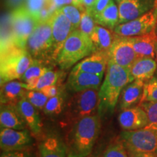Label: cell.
<instances>
[{
	"mask_svg": "<svg viewBox=\"0 0 157 157\" xmlns=\"http://www.w3.org/2000/svg\"><path fill=\"white\" fill-rule=\"evenodd\" d=\"M134 81L129 68L109 63L98 91V113L101 118L111 114L124 88Z\"/></svg>",
	"mask_w": 157,
	"mask_h": 157,
	"instance_id": "1",
	"label": "cell"
},
{
	"mask_svg": "<svg viewBox=\"0 0 157 157\" xmlns=\"http://www.w3.org/2000/svg\"><path fill=\"white\" fill-rule=\"evenodd\" d=\"M98 113L89 116L76 122L66 136L68 157H84L91 154L101 129Z\"/></svg>",
	"mask_w": 157,
	"mask_h": 157,
	"instance_id": "2",
	"label": "cell"
},
{
	"mask_svg": "<svg viewBox=\"0 0 157 157\" xmlns=\"http://www.w3.org/2000/svg\"><path fill=\"white\" fill-rule=\"evenodd\" d=\"M34 58L25 48H21L10 41L2 39L0 60L1 85L7 82L21 79Z\"/></svg>",
	"mask_w": 157,
	"mask_h": 157,
	"instance_id": "3",
	"label": "cell"
},
{
	"mask_svg": "<svg viewBox=\"0 0 157 157\" xmlns=\"http://www.w3.org/2000/svg\"><path fill=\"white\" fill-rule=\"evenodd\" d=\"M95 52L90 36L78 29L71 31L57 57L56 63L66 70Z\"/></svg>",
	"mask_w": 157,
	"mask_h": 157,
	"instance_id": "4",
	"label": "cell"
},
{
	"mask_svg": "<svg viewBox=\"0 0 157 157\" xmlns=\"http://www.w3.org/2000/svg\"><path fill=\"white\" fill-rule=\"evenodd\" d=\"M98 89H92L74 94L65 107L63 124L72 126L84 117L98 113Z\"/></svg>",
	"mask_w": 157,
	"mask_h": 157,
	"instance_id": "5",
	"label": "cell"
},
{
	"mask_svg": "<svg viewBox=\"0 0 157 157\" xmlns=\"http://www.w3.org/2000/svg\"><path fill=\"white\" fill-rule=\"evenodd\" d=\"M52 48L53 40L50 17L48 20L38 23L27 41L25 48L34 59L43 60L50 64L51 62L54 61Z\"/></svg>",
	"mask_w": 157,
	"mask_h": 157,
	"instance_id": "6",
	"label": "cell"
},
{
	"mask_svg": "<svg viewBox=\"0 0 157 157\" xmlns=\"http://www.w3.org/2000/svg\"><path fill=\"white\" fill-rule=\"evenodd\" d=\"M10 21L11 32L8 40L17 46L25 48L27 41L39 21L26 7H21L13 12Z\"/></svg>",
	"mask_w": 157,
	"mask_h": 157,
	"instance_id": "7",
	"label": "cell"
},
{
	"mask_svg": "<svg viewBox=\"0 0 157 157\" xmlns=\"http://www.w3.org/2000/svg\"><path fill=\"white\" fill-rule=\"evenodd\" d=\"M127 151L151 153L157 155V131L143 128L123 131L120 135Z\"/></svg>",
	"mask_w": 157,
	"mask_h": 157,
	"instance_id": "8",
	"label": "cell"
},
{
	"mask_svg": "<svg viewBox=\"0 0 157 157\" xmlns=\"http://www.w3.org/2000/svg\"><path fill=\"white\" fill-rule=\"evenodd\" d=\"M157 23V6L132 21L117 25L113 31L121 36H141L154 30Z\"/></svg>",
	"mask_w": 157,
	"mask_h": 157,
	"instance_id": "9",
	"label": "cell"
},
{
	"mask_svg": "<svg viewBox=\"0 0 157 157\" xmlns=\"http://www.w3.org/2000/svg\"><path fill=\"white\" fill-rule=\"evenodd\" d=\"M52 21V33L53 40L52 58L56 63L57 57L61 50L65 42L71 31L75 30L71 21L62 13L60 9L57 10L51 16Z\"/></svg>",
	"mask_w": 157,
	"mask_h": 157,
	"instance_id": "10",
	"label": "cell"
},
{
	"mask_svg": "<svg viewBox=\"0 0 157 157\" xmlns=\"http://www.w3.org/2000/svg\"><path fill=\"white\" fill-rule=\"evenodd\" d=\"M34 143L28 129L1 128L0 146L2 151H12L28 149Z\"/></svg>",
	"mask_w": 157,
	"mask_h": 157,
	"instance_id": "11",
	"label": "cell"
},
{
	"mask_svg": "<svg viewBox=\"0 0 157 157\" xmlns=\"http://www.w3.org/2000/svg\"><path fill=\"white\" fill-rule=\"evenodd\" d=\"M109 63L129 68L140 56L136 53L132 46L125 36L117 35L114 42L108 52Z\"/></svg>",
	"mask_w": 157,
	"mask_h": 157,
	"instance_id": "12",
	"label": "cell"
},
{
	"mask_svg": "<svg viewBox=\"0 0 157 157\" xmlns=\"http://www.w3.org/2000/svg\"><path fill=\"white\" fill-rule=\"evenodd\" d=\"M156 0H121L119 3V24L132 21L154 8Z\"/></svg>",
	"mask_w": 157,
	"mask_h": 157,
	"instance_id": "13",
	"label": "cell"
},
{
	"mask_svg": "<svg viewBox=\"0 0 157 157\" xmlns=\"http://www.w3.org/2000/svg\"><path fill=\"white\" fill-rule=\"evenodd\" d=\"M118 121L124 130L133 131L145 128L148 124V118L146 111L140 105H136L122 110Z\"/></svg>",
	"mask_w": 157,
	"mask_h": 157,
	"instance_id": "14",
	"label": "cell"
},
{
	"mask_svg": "<svg viewBox=\"0 0 157 157\" xmlns=\"http://www.w3.org/2000/svg\"><path fill=\"white\" fill-rule=\"evenodd\" d=\"M104 74H94L87 72H71L67 80L68 90L74 93L84 90L98 89L103 78Z\"/></svg>",
	"mask_w": 157,
	"mask_h": 157,
	"instance_id": "15",
	"label": "cell"
},
{
	"mask_svg": "<svg viewBox=\"0 0 157 157\" xmlns=\"http://www.w3.org/2000/svg\"><path fill=\"white\" fill-rule=\"evenodd\" d=\"M109 61L108 52L97 51L78 62L71 72L82 71L94 74H104L106 71Z\"/></svg>",
	"mask_w": 157,
	"mask_h": 157,
	"instance_id": "16",
	"label": "cell"
},
{
	"mask_svg": "<svg viewBox=\"0 0 157 157\" xmlns=\"http://www.w3.org/2000/svg\"><path fill=\"white\" fill-rule=\"evenodd\" d=\"M145 82L140 80H134L124 88L121 93L119 108L122 110L136 106L142 101Z\"/></svg>",
	"mask_w": 157,
	"mask_h": 157,
	"instance_id": "17",
	"label": "cell"
},
{
	"mask_svg": "<svg viewBox=\"0 0 157 157\" xmlns=\"http://www.w3.org/2000/svg\"><path fill=\"white\" fill-rule=\"evenodd\" d=\"M28 92V85L22 81L14 80L1 85V105H17L25 97Z\"/></svg>",
	"mask_w": 157,
	"mask_h": 157,
	"instance_id": "18",
	"label": "cell"
},
{
	"mask_svg": "<svg viewBox=\"0 0 157 157\" xmlns=\"http://www.w3.org/2000/svg\"><path fill=\"white\" fill-rule=\"evenodd\" d=\"M17 108L24 119L27 127L33 134L38 135L42 132V124L37 109L26 98H23L17 104Z\"/></svg>",
	"mask_w": 157,
	"mask_h": 157,
	"instance_id": "19",
	"label": "cell"
},
{
	"mask_svg": "<svg viewBox=\"0 0 157 157\" xmlns=\"http://www.w3.org/2000/svg\"><path fill=\"white\" fill-rule=\"evenodd\" d=\"M127 38L139 56L155 58V44L157 41L155 29L146 34Z\"/></svg>",
	"mask_w": 157,
	"mask_h": 157,
	"instance_id": "20",
	"label": "cell"
},
{
	"mask_svg": "<svg viewBox=\"0 0 157 157\" xmlns=\"http://www.w3.org/2000/svg\"><path fill=\"white\" fill-rule=\"evenodd\" d=\"M129 72L134 80H140L146 83L154 77L157 63L149 57H140L130 66Z\"/></svg>",
	"mask_w": 157,
	"mask_h": 157,
	"instance_id": "21",
	"label": "cell"
},
{
	"mask_svg": "<svg viewBox=\"0 0 157 157\" xmlns=\"http://www.w3.org/2000/svg\"><path fill=\"white\" fill-rule=\"evenodd\" d=\"M1 128L25 129L27 125L23 119L17 105L2 104L0 110Z\"/></svg>",
	"mask_w": 157,
	"mask_h": 157,
	"instance_id": "22",
	"label": "cell"
},
{
	"mask_svg": "<svg viewBox=\"0 0 157 157\" xmlns=\"http://www.w3.org/2000/svg\"><path fill=\"white\" fill-rule=\"evenodd\" d=\"M117 34L113 30L96 24L90 38L95 48V52H109L114 42Z\"/></svg>",
	"mask_w": 157,
	"mask_h": 157,
	"instance_id": "23",
	"label": "cell"
},
{
	"mask_svg": "<svg viewBox=\"0 0 157 157\" xmlns=\"http://www.w3.org/2000/svg\"><path fill=\"white\" fill-rule=\"evenodd\" d=\"M39 157H68L66 143L56 136L45 138L39 146Z\"/></svg>",
	"mask_w": 157,
	"mask_h": 157,
	"instance_id": "24",
	"label": "cell"
},
{
	"mask_svg": "<svg viewBox=\"0 0 157 157\" xmlns=\"http://www.w3.org/2000/svg\"><path fill=\"white\" fill-rule=\"evenodd\" d=\"M49 65L50 63L43 61V60L34 59L32 63L31 64L28 69L25 71L24 74L21 78V81L27 84L28 90H32L39 78L47 71L52 68Z\"/></svg>",
	"mask_w": 157,
	"mask_h": 157,
	"instance_id": "25",
	"label": "cell"
},
{
	"mask_svg": "<svg viewBox=\"0 0 157 157\" xmlns=\"http://www.w3.org/2000/svg\"><path fill=\"white\" fill-rule=\"evenodd\" d=\"M95 23L105 28L113 30L119 25V7L111 1L109 5L99 14L93 16Z\"/></svg>",
	"mask_w": 157,
	"mask_h": 157,
	"instance_id": "26",
	"label": "cell"
},
{
	"mask_svg": "<svg viewBox=\"0 0 157 157\" xmlns=\"http://www.w3.org/2000/svg\"><path fill=\"white\" fill-rule=\"evenodd\" d=\"M66 90L54 97L50 98L43 109L44 113L49 117H56L64 111L66 103Z\"/></svg>",
	"mask_w": 157,
	"mask_h": 157,
	"instance_id": "27",
	"label": "cell"
},
{
	"mask_svg": "<svg viewBox=\"0 0 157 157\" xmlns=\"http://www.w3.org/2000/svg\"><path fill=\"white\" fill-rule=\"evenodd\" d=\"M63 14L71 21L74 29H78L81 22L82 15L86 10L85 7L82 5H65L60 8Z\"/></svg>",
	"mask_w": 157,
	"mask_h": 157,
	"instance_id": "28",
	"label": "cell"
},
{
	"mask_svg": "<svg viewBox=\"0 0 157 157\" xmlns=\"http://www.w3.org/2000/svg\"><path fill=\"white\" fill-rule=\"evenodd\" d=\"M62 72L55 71L52 70V68L47 71L43 75L39 78L36 84L33 88L32 90H37V91H41L44 89V87H48V86L53 85L60 83V79L62 77Z\"/></svg>",
	"mask_w": 157,
	"mask_h": 157,
	"instance_id": "29",
	"label": "cell"
},
{
	"mask_svg": "<svg viewBox=\"0 0 157 157\" xmlns=\"http://www.w3.org/2000/svg\"><path fill=\"white\" fill-rule=\"evenodd\" d=\"M140 105L146 111L148 118V124L145 127L157 131V102H141Z\"/></svg>",
	"mask_w": 157,
	"mask_h": 157,
	"instance_id": "30",
	"label": "cell"
},
{
	"mask_svg": "<svg viewBox=\"0 0 157 157\" xmlns=\"http://www.w3.org/2000/svg\"><path fill=\"white\" fill-rule=\"evenodd\" d=\"M141 102H157V76L145 83Z\"/></svg>",
	"mask_w": 157,
	"mask_h": 157,
	"instance_id": "31",
	"label": "cell"
},
{
	"mask_svg": "<svg viewBox=\"0 0 157 157\" xmlns=\"http://www.w3.org/2000/svg\"><path fill=\"white\" fill-rule=\"evenodd\" d=\"M96 24L97 23H95L93 15L89 11L86 10L82 15L81 22H80L78 30H79L87 36H90V35L94 31Z\"/></svg>",
	"mask_w": 157,
	"mask_h": 157,
	"instance_id": "32",
	"label": "cell"
},
{
	"mask_svg": "<svg viewBox=\"0 0 157 157\" xmlns=\"http://www.w3.org/2000/svg\"><path fill=\"white\" fill-rule=\"evenodd\" d=\"M25 98L37 109H44L49 98L42 91L28 90Z\"/></svg>",
	"mask_w": 157,
	"mask_h": 157,
	"instance_id": "33",
	"label": "cell"
},
{
	"mask_svg": "<svg viewBox=\"0 0 157 157\" xmlns=\"http://www.w3.org/2000/svg\"><path fill=\"white\" fill-rule=\"evenodd\" d=\"M103 157H128V154L123 142L120 140L108 147Z\"/></svg>",
	"mask_w": 157,
	"mask_h": 157,
	"instance_id": "34",
	"label": "cell"
},
{
	"mask_svg": "<svg viewBox=\"0 0 157 157\" xmlns=\"http://www.w3.org/2000/svg\"><path fill=\"white\" fill-rule=\"evenodd\" d=\"M46 1L47 0H27L26 8L37 18L40 11L44 7Z\"/></svg>",
	"mask_w": 157,
	"mask_h": 157,
	"instance_id": "35",
	"label": "cell"
},
{
	"mask_svg": "<svg viewBox=\"0 0 157 157\" xmlns=\"http://www.w3.org/2000/svg\"><path fill=\"white\" fill-rule=\"evenodd\" d=\"M0 157H36L34 153L29 149H23L12 151H2Z\"/></svg>",
	"mask_w": 157,
	"mask_h": 157,
	"instance_id": "36",
	"label": "cell"
},
{
	"mask_svg": "<svg viewBox=\"0 0 157 157\" xmlns=\"http://www.w3.org/2000/svg\"><path fill=\"white\" fill-rule=\"evenodd\" d=\"M65 90H66L65 86L58 83L57 84H53V85L48 86V87H44V89L41 90V91H42V93H44L45 95L50 98L58 95L59 93H60L62 91H63Z\"/></svg>",
	"mask_w": 157,
	"mask_h": 157,
	"instance_id": "37",
	"label": "cell"
},
{
	"mask_svg": "<svg viewBox=\"0 0 157 157\" xmlns=\"http://www.w3.org/2000/svg\"><path fill=\"white\" fill-rule=\"evenodd\" d=\"M111 2V0H96L95 3L94 4L91 10L88 11L91 13L93 16H95V15L101 13L103 10H105Z\"/></svg>",
	"mask_w": 157,
	"mask_h": 157,
	"instance_id": "38",
	"label": "cell"
},
{
	"mask_svg": "<svg viewBox=\"0 0 157 157\" xmlns=\"http://www.w3.org/2000/svg\"><path fill=\"white\" fill-rule=\"evenodd\" d=\"M128 157H157V155L151 154V153L146 152H138V151H127Z\"/></svg>",
	"mask_w": 157,
	"mask_h": 157,
	"instance_id": "39",
	"label": "cell"
},
{
	"mask_svg": "<svg viewBox=\"0 0 157 157\" xmlns=\"http://www.w3.org/2000/svg\"><path fill=\"white\" fill-rule=\"evenodd\" d=\"M53 5L56 6L57 9L61 8L62 7H63L65 5H71V4H74L73 0H50Z\"/></svg>",
	"mask_w": 157,
	"mask_h": 157,
	"instance_id": "40",
	"label": "cell"
},
{
	"mask_svg": "<svg viewBox=\"0 0 157 157\" xmlns=\"http://www.w3.org/2000/svg\"><path fill=\"white\" fill-rule=\"evenodd\" d=\"M96 0H81V5H82L87 9V10H90Z\"/></svg>",
	"mask_w": 157,
	"mask_h": 157,
	"instance_id": "41",
	"label": "cell"
},
{
	"mask_svg": "<svg viewBox=\"0 0 157 157\" xmlns=\"http://www.w3.org/2000/svg\"><path fill=\"white\" fill-rule=\"evenodd\" d=\"M155 57L156 58V63H157V41L156 42V44H155Z\"/></svg>",
	"mask_w": 157,
	"mask_h": 157,
	"instance_id": "42",
	"label": "cell"
},
{
	"mask_svg": "<svg viewBox=\"0 0 157 157\" xmlns=\"http://www.w3.org/2000/svg\"><path fill=\"white\" fill-rule=\"evenodd\" d=\"M74 5H81V0H73Z\"/></svg>",
	"mask_w": 157,
	"mask_h": 157,
	"instance_id": "43",
	"label": "cell"
},
{
	"mask_svg": "<svg viewBox=\"0 0 157 157\" xmlns=\"http://www.w3.org/2000/svg\"><path fill=\"white\" fill-rule=\"evenodd\" d=\"M84 157H96V156H93V155H91V154H90V155H88V156H84Z\"/></svg>",
	"mask_w": 157,
	"mask_h": 157,
	"instance_id": "44",
	"label": "cell"
},
{
	"mask_svg": "<svg viewBox=\"0 0 157 157\" xmlns=\"http://www.w3.org/2000/svg\"><path fill=\"white\" fill-rule=\"evenodd\" d=\"M155 31H156V34L157 35V23H156V28H155Z\"/></svg>",
	"mask_w": 157,
	"mask_h": 157,
	"instance_id": "45",
	"label": "cell"
},
{
	"mask_svg": "<svg viewBox=\"0 0 157 157\" xmlns=\"http://www.w3.org/2000/svg\"><path fill=\"white\" fill-rule=\"evenodd\" d=\"M116 1H117L118 3H119V2H120L121 1V0H116Z\"/></svg>",
	"mask_w": 157,
	"mask_h": 157,
	"instance_id": "46",
	"label": "cell"
},
{
	"mask_svg": "<svg viewBox=\"0 0 157 157\" xmlns=\"http://www.w3.org/2000/svg\"><path fill=\"white\" fill-rule=\"evenodd\" d=\"M154 6H157V0H156V2H155V5Z\"/></svg>",
	"mask_w": 157,
	"mask_h": 157,
	"instance_id": "47",
	"label": "cell"
}]
</instances>
